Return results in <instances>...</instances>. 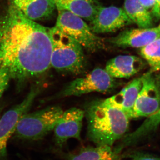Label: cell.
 Segmentation results:
<instances>
[{
    "instance_id": "1",
    "label": "cell",
    "mask_w": 160,
    "mask_h": 160,
    "mask_svg": "<svg viewBox=\"0 0 160 160\" xmlns=\"http://www.w3.org/2000/svg\"><path fill=\"white\" fill-rule=\"evenodd\" d=\"M0 29L2 66L22 85L51 66L52 44L50 28L26 18L12 4Z\"/></svg>"
},
{
    "instance_id": "2",
    "label": "cell",
    "mask_w": 160,
    "mask_h": 160,
    "mask_svg": "<svg viewBox=\"0 0 160 160\" xmlns=\"http://www.w3.org/2000/svg\"><path fill=\"white\" fill-rule=\"evenodd\" d=\"M88 139L97 146H112L129 129V118L105 100H95L85 107Z\"/></svg>"
},
{
    "instance_id": "3",
    "label": "cell",
    "mask_w": 160,
    "mask_h": 160,
    "mask_svg": "<svg viewBox=\"0 0 160 160\" xmlns=\"http://www.w3.org/2000/svg\"><path fill=\"white\" fill-rule=\"evenodd\" d=\"M50 32L52 44L51 66L65 73H83L86 60L82 46L55 26L50 28Z\"/></svg>"
},
{
    "instance_id": "4",
    "label": "cell",
    "mask_w": 160,
    "mask_h": 160,
    "mask_svg": "<svg viewBox=\"0 0 160 160\" xmlns=\"http://www.w3.org/2000/svg\"><path fill=\"white\" fill-rule=\"evenodd\" d=\"M63 112L60 106H55L25 113L17 126L14 132L16 138L31 141L42 139L54 130Z\"/></svg>"
},
{
    "instance_id": "5",
    "label": "cell",
    "mask_w": 160,
    "mask_h": 160,
    "mask_svg": "<svg viewBox=\"0 0 160 160\" xmlns=\"http://www.w3.org/2000/svg\"><path fill=\"white\" fill-rule=\"evenodd\" d=\"M58 12L55 27L74 39L89 52L105 49L104 40L97 36L83 19L66 10Z\"/></svg>"
},
{
    "instance_id": "6",
    "label": "cell",
    "mask_w": 160,
    "mask_h": 160,
    "mask_svg": "<svg viewBox=\"0 0 160 160\" xmlns=\"http://www.w3.org/2000/svg\"><path fill=\"white\" fill-rule=\"evenodd\" d=\"M119 85V83L111 77L105 69L97 68L85 76L68 83L55 97L78 96L94 92H109Z\"/></svg>"
},
{
    "instance_id": "7",
    "label": "cell",
    "mask_w": 160,
    "mask_h": 160,
    "mask_svg": "<svg viewBox=\"0 0 160 160\" xmlns=\"http://www.w3.org/2000/svg\"><path fill=\"white\" fill-rule=\"evenodd\" d=\"M39 85H33L24 99L12 107L0 117V160L7 158V143L14 133L19 121L28 112L35 99L40 92Z\"/></svg>"
},
{
    "instance_id": "8",
    "label": "cell",
    "mask_w": 160,
    "mask_h": 160,
    "mask_svg": "<svg viewBox=\"0 0 160 160\" xmlns=\"http://www.w3.org/2000/svg\"><path fill=\"white\" fill-rule=\"evenodd\" d=\"M160 108V89L151 72L143 76L142 86L135 103L131 119L148 118Z\"/></svg>"
},
{
    "instance_id": "9",
    "label": "cell",
    "mask_w": 160,
    "mask_h": 160,
    "mask_svg": "<svg viewBox=\"0 0 160 160\" xmlns=\"http://www.w3.org/2000/svg\"><path fill=\"white\" fill-rule=\"evenodd\" d=\"M133 23L124 9L101 6L91 21V30L95 33L113 32Z\"/></svg>"
},
{
    "instance_id": "10",
    "label": "cell",
    "mask_w": 160,
    "mask_h": 160,
    "mask_svg": "<svg viewBox=\"0 0 160 160\" xmlns=\"http://www.w3.org/2000/svg\"><path fill=\"white\" fill-rule=\"evenodd\" d=\"M84 116V110L76 107L64 111L54 129L55 140L58 146L62 147L71 138L81 140Z\"/></svg>"
},
{
    "instance_id": "11",
    "label": "cell",
    "mask_w": 160,
    "mask_h": 160,
    "mask_svg": "<svg viewBox=\"0 0 160 160\" xmlns=\"http://www.w3.org/2000/svg\"><path fill=\"white\" fill-rule=\"evenodd\" d=\"M160 37L156 28L126 29L107 41L113 46L122 48H142Z\"/></svg>"
},
{
    "instance_id": "12",
    "label": "cell",
    "mask_w": 160,
    "mask_h": 160,
    "mask_svg": "<svg viewBox=\"0 0 160 160\" xmlns=\"http://www.w3.org/2000/svg\"><path fill=\"white\" fill-rule=\"evenodd\" d=\"M142 60L133 55H119L107 62L105 70L113 78H128L144 67Z\"/></svg>"
},
{
    "instance_id": "13",
    "label": "cell",
    "mask_w": 160,
    "mask_h": 160,
    "mask_svg": "<svg viewBox=\"0 0 160 160\" xmlns=\"http://www.w3.org/2000/svg\"><path fill=\"white\" fill-rule=\"evenodd\" d=\"M143 76L132 80L117 94L105 100L107 103L122 110L131 119L135 103L142 86Z\"/></svg>"
},
{
    "instance_id": "14",
    "label": "cell",
    "mask_w": 160,
    "mask_h": 160,
    "mask_svg": "<svg viewBox=\"0 0 160 160\" xmlns=\"http://www.w3.org/2000/svg\"><path fill=\"white\" fill-rule=\"evenodd\" d=\"M12 4L33 21L49 18L57 8L54 0H20Z\"/></svg>"
},
{
    "instance_id": "15",
    "label": "cell",
    "mask_w": 160,
    "mask_h": 160,
    "mask_svg": "<svg viewBox=\"0 0 160 160\" xmlns=\"http://www.w3.org/2000/svg\"><path fill=\"white\" fill-rule=\"evenodd\" d=\"M58 10H65L82 19L93 20L101 6L96 0H54Z\"/></svg>"
},
{
    "instance_id": "16",
    "label": "cell",
    "mask_w": 160,
    "mask_h": 160,
    "mask_svg": "<svg viewBox=\"0 0 160 160\" xmlns=\"http://www.w3.org/2000/svg\"><path fill=\"white\" fill-rule=\"evenodd\" d=\"M160 124V108L154 114L147 118L135 131L124 136L121 142L115 147L114 150L120 153L124 148L135 144L141 139L155 131Z\"/></svg>"
},
{
    "instance_id": "17",
    "label": "cell",
    "mask_w": 160,
    "mask_h": 160,
    "mask_svg": "<svg viewBox=\"0 0 160 160\" xmlns=\"http://www.w3.org/2000/svg\"><path fill=\"white\" fill-rule=\"evenodd\" d=\"M68 160H121L120 155L116 153L111 146H97L81 149L77 154L67 156Z\"/></svg>"
},
{
    "instance_id": "18",
    "label": "cell",
    "mask_w": 160,
    "mask_h": 160,
    "mask_svg": "<svg viewBox=\"0 0 160 160\" xmlns=\"http://www.w3.org/2000/svg\"><path fill=\"white\" fill-rule=\"evenodd\" d=\"M124 7V10L132 22L139 28H151L153 23L152 14L139 0H125Z\"/></svg>"
},
{
    "instance_id": "19",
    "label": "cell",
    "mask_w": 160,
    "mask_h": 160,
    "mask_svg": "<svg viewBox=\"0 0 160 160\" xmlns=\"http://www.w3.org/2000/svg\"><path fill=\"white\" fill-rule=\"evenodd\" d=\"M141 49L140 54L152 71L160 70V37Z\"/></svg>"
},
{
    "instance_id": "20",
    "label": "cell",
    "mask_w": 160,
    "mask_h": 160,
    "mask_svg": "<svg viewBox=\"0 0 160 160\" xmlns=\"http://www.w3.org/2000/svg\"><path fill=\"white\" fill-rule=\"evenodd\" d=\"M11 79L8 69L2 65L0 67V98L7 88Z\"/></svg>"
},
{
    "instance_id": "21",
    "label": "cell",
    "mask_w": 160,
    "mask_h": 160,
    "mask_svg": "<svg viewBox=\"0 0 160 160\" xmlns=\"http://www.w3.org/2000/svg\"><path fill=\"white\" fill-rule=\"evenodd\" d=\"M131 160H160V158L151 155L138 153L132 156Z\"/></svg>"
},
{
    "instance_id": "22",
    "label": "cell",
    "mask_w": 160,
    "mask_h": 160,
    "mask_svg": "<svg viewBox=\"0 0 160 160\" xmlns=\"http://www.w3.org/2000/svg\"><path fill=\"white\" fill-rule=\"evenodd\" d=\"M140 3L147 10L151 12V14L155 6V0H139Z\"/></svg>"
},
{
    "instance_id": "23",
    "label": "cell",
    "mask_w": 160,
    "mask_h": 160,
    "mask_svg": "<svg viewBox=\"0 0 160 160\" xmlns=\"http://www.w3.org/2000/svg\"><path fill=\"white\" fill-rule=\"evenodd\" d=\"M155 6L152 14L157 18H160V0H155Z\"/></svg>"
},
{
    "instance_id": "24",
    "label": "cell",
    "mask_w": 160,
    "mask_h": 160,
    "mask_svg": "<svg viewBox=\"0 0 160 160\" xmlns=\"http://www.w3.org/2000/svg\"><path fill=\"white\" fill-rule=\"evenodd\" d=\"M2 49H1V47H0V67L2 66Z\"/></svg>"
},
{
    "instance_id": "25",
    "label": "cell",
    "mask_w": 160,
    "mask_h": 160,
    "mask_svg": "<svg viewBox=\"0 0 160 160\" xmlns=\"http://www.w3.org/2000/svg\"><path fill=\"white\" fill-rule=\"evenodd\" d=\"M155 80L158 86V87H159L160 89V73L158 76L157 78H155Z\"/></svg>"
},
{
    "instance_id": "26",
    "label": "cell",
    "mask_w": 160,
    "mask_h": 160,
    "mask_svg": "<svg viewBox=\"0 0 160 160\" xmlns=\"http://www.w3.org/2000/svg\"><path fill=\"white\" fill-rule=\"evenodd\" d=\"M2 109L3 107H2V106H0V117H1V115H2L1 114H2Z\"/></svg>"
},
{
    "instance_id": "27",
    "label": "cell",
    "mask_w": 160,
    "mask_h": 160,
    "mask_svg": "<svg viewBox=\"0 0 160 160\" xmlns=\"http://www.w3.org/2000/svg\"><path fill=\"white\" fill-rule=\"evenodd\" d=\"M20 1V0H11L12 3H14L15 2H18V1Z\"/></svg>"
},
{
    "instance_id": "28",
    "label": "cell",
    "mask_w": 160,
    "mask_h": 160,
    "mask_svg": "<svg viewBox=\"0 0 160 160\" xmlns=\"http://www.w3.org/2000/svg\"><path fill=\"white\" fill-rule=\"evenodd\" d=\"M157 28L158 30L160 32V24L159 25V26L157 27Z\"/></svg>"
}]
</instances>
